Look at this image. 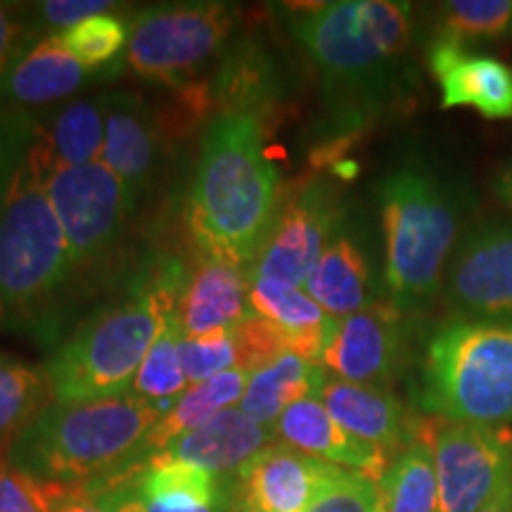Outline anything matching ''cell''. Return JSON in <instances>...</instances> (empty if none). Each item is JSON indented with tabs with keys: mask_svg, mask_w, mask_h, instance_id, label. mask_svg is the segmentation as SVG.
<instances>
[{
	"mask_svg": "<svg viewBox=\"0 0 512 512\" xmlns=\"http://www.w3.org/2000/svg\"><path fill=\"white\" fill-rule=\"evenodd\" d=\"M342 470L273 441L235 475L233 501L249 512H306Z\"/></svg>",
	"mask_w": 512,
	"mask_h": 512,
	"instance_id": "obj_15",
	"label": "cell"
},
{
	"mask_svg": "<svg viewBox=\"0 0 512 512\" xmlns=\"http://www.w3.org/2000/svg\"><path fill=\"white\" fill-rule=\"evenodd\" d=\"M105 98H83L62 105L46 124H34L27 159L46 176L57 166H83L102 159Z\"/></svg>",
	"mask_w": 512,
	"mask_h": 512,
	"instance_id": "obj_23",
	"label": "cell"
},
{
	"mask_svg": "<svg viewBox=\"0 0 512 512\" xmlns=\"http://www.w3.org/2000/svg\"><path fill=\"white\" fill-rule=\"evenodd\" d=\"M41 178L74 266L88 268L107 259L136 204L126 185L102 162L57 166Z\"/></svg>",
	"mask_w": 512,
	"mask_h": 512,
	"instance_id": "obj_9",
	"label": "cell"
},
{
	"mask_svg": "<svg viewBox=\"0 0 512 512\" xmlns=\"http://www.w3.org/2000/svg\"><path fill=\"white\" fill-rule=\"evenodd\" d=\"M252 278L247 268L226 261L204 259L188 283L178 304V330L181 337H204L211 332L233 330L254 318Z\"/></svg>",
	"mask_w": 512,
	"mask_h": 512,
	"instance_id": "obj_19",
	"label": "cell"
},
{
	"mask_svg": "<svg viewBox=\"0 0 512 512\" xmlns=\"http://www.w3.org/2000/svg\"><path fill=\"white\" fill-rule=\"evenodd\" d=\"M114 3L107 0H46L31 8V15L36 17V29L62 31L76 27L83 19L102 15V12L112 10Z\"/></svg>",
	"mask_w": 512,
	"mask_h": 512,
	"instance_id": "obj_38",
	"label": "cell"
},
{
	"mask_svg": "<svg viewBox=\"0 0 512 512\" xmlns=\"http://www.w3.org/2000/svg\"><path fill=\"white\" fill-rule=\"evenodd\" d=\"M86 491L110 512H230L235 477L155 453Z\"/></svg>",
	"mask_w": 512,
	"mask_h": 512,
	"instance_id": "obj_11",
	"label": "cell"
},
{
	"mask_svg": "<svg viewBox=\"0 0 512 512\" xmlns=\"http://www.w3.org/2000/svg\"><path fill=\"white\" fill-rule=\"evenodd\" d=\"M304 292L335 320L373 306L370 264L358 242L349 235H332L304 283Z\"/></svg>",
	"mask_w": 512,
	"mask_h": 512,
	"instance_id": "obj_25",
	"label": "cell"
},
{
	"mask_svg": "<svg viewBox=\"0 0 512 512\" xmlns=\"http://www.w3.org/2000/svg\"><path fill=\"white\" fill-rule=\"evenodd\" d=\"M494 190L505 207L512 211V162L505 164L494 178Z\"/></svg>",
	"mask_w": 512,
	"mask_h": 512,
	"instance_id": "obj_41",
	"label": "cell"
},
{
	"mask_svg": "<svg viewBox=\"0 0 512 512\" xmlns=\"http://www.w3.org/2000/svg\"><path fill=\"white\" fill-rule=\"evenodd\" d=\"M273 434L306 456L366 475L375 482H382L384 472L392 465L387 453L344 430L318 396H306L292 403L275 422Z\"/></svg>",
	"mask_w": 512,
	"mask_h": 512,
	"instance_id": "obj_17",
	"label": "cell"
},
{
	"mask_svg": "<svg viewBox=\"0 0 512 512\" xmlns=\"http://www.w3.org/2000/svg\"><path fill=\"white\" fill-rule=\"evenodd\" d=\"M29 10H22V5L0 3V81L10 72L12 64L27 53V41L31 27L27 22Z\"/></svg>",
	"mask_w": 512,
	"mask_h": 512,
	"instance_id": "obj_39",
	"label": "cell"
},
{
	"mask_svg": "<svg viewBox=\"0 0 512 512\" xmlns=\"http://www.w3.org/2000/svg\"><path fill=\"white\" fill-rule=\"evenodd\" d=\"M230 512H249V510L245 508V505H240V503L233 501V505H230Z\"/></svg>",
	"mask_w": 512,
	"mask_h": 512,
	"instance_id": "obj_43",
	"label": "cell"
},
{
	"mask_svg": "<svg viewBox=\"0 0 512 512\" xmlns=\"http://www.w3.org/2000/svg\"><path fill=\"white\" fill-rule=\"evenodd\" d=\"M164 411L133 394L48 403L3 451V460L48 484L95 486L147 458Z\"/></svg>",
	"mask_w": 512,
	"mask_h": 512,
	"instance_id": "obj_3",
	"label": "cell"
},
{
	"mask_svg": "<svg viewBox=\"0 0 512 512\" xmlns=\"http://www.w3.org/2000/svg\"><path fill=\"white\" fill-rule=\"evenodd\" d=\"M76 271L43 178L24 157L0 209V325H29Z\"/></svg>",
	"mask_w": 512,
	"mask_h": 512,
	"instance_id": "obj_7",
	"label": "cell"
},
{
	"mask_svg": "<svg viewBox=\"0 0 512 512\" xmlns=\"http://www.w3.org/2000/svg\"><path fill=\"white\" fill-rule=\"evenodd\" d=\"M427 64L439 83L441 107H467L486 119H512V69L505 62L434 36Z\"/></svg>",
	"mask_w": 512,
	"mask_h": 512,
	"instance_id": "obj_16",
	"label": "cell"
},
{
	"mask_svg": "<svg viewBox=\"0 0 512 512\" xmlns=\"http://www.w3.org/2000/svg\"><path fill=\"white\" fill-rule=\"evenodd\" d=\"M292 31L318 69L339 124H366L411 86L408 67L415 38L411 3H320L294 19Z\"/></svg>",
	"mask_w": 512,
	"mask_h": 512,
	"instance_id": "obj_1",
	"label": "cell"
},
{
	"mask_svg": "<svg viewBox=\"0 0 512 512\" xmlns=\"http://www.w3.org/2000/svg\"><path fill=\"white\" fill-rule=\"evenodd\" d=\"M235 31L226 3H181L138 12L128 24L126 62L147 81L183 88Z\"/></svg>",
	"mask_w": 512,
	"mask_h": 512,
	"instance_id": "obj_8",
	"label": "cell"
},
{
	"mask_svg": "<svg viewBox=\"0 0 512 512\" xmlns=\"http://www.w3.org/2000/svg\"><path fill=\"white\" fill-rule=\"evenodd\" d=\"M384 512H439V486L432 446L415 439L384 472Z\"/></svg>",
	"mask_w": 512,
	"mask_h": 512,
	"instance_id": "obj_28",
	"label": "cell"
},
{
	"mask_svg": "<svg viewBox=\"0 0 512 512\" xmlns=\"http://www.w3.org/2000/svg\"><path fill=\"white\" fill-rule=\"evenodd\" d=\"M325 382H328V373L320 363L306 361L297 354H283L249 375L245 396L238 408L273 432L275 422L292 403L306 396H318Z\"/></svg>",
	"mask_w": 512,
	"mask_h": 512,
	"instance_id": "obj_26",
	"label": "cell"
},
{
	"mask_svg": "<svg viewBox=\"0 0 512 512\" xmlns=\"http://www.w3.org/2000/svg\"><path fill=\"white\" fill-rule=\"evenodd\" d=\"M178 351H181V363L190 384H200L226 370L238 368L233 330L211 332L204 337H181Z\"/></svg>",
	"mask_w": 512,
	"mask_h": 512,
	"instance_id": "obj_33",
	"label": "cell"
},
{
	"mask_svg": "<svg viewBox=\"0 0 512 512\" xmlns=\"http://www.w3.org/2000/svg\"><path fill=\"white\" fill-rule=\"evenodd\" d=\"M437 38L463 46L512 38V0H451L439 5Z\"/></svg>",
	"mask_w": 512,
	"mask_h": 512,
	"instance_id": "obj_31",
	"label": "cell"
},
{
	"mask_svg": "<svg viewBox=\"0 0 512 512\" xmlns=\"http://www.w3.org/2000/svg\"><path fill=\"white\" fill-rule=\"evenodd\" d=\"M235 354H238V368L254 373V370L268 366L278 356L287 354L285 339L278 328L268 320L254 316L233 328Z\"/></svg>",
	"mask_w": 512,
	"mask_h": 512,
	"instance_id": "obj_35",
	"label": "cell"
},
{
	"mask_svg": "<svg viewBox=\"0 0 512 512\" xmlns=\"http://www.w3.org/2000/svg\"><path fill=\"white\" fill-rule=\"evenodd\" d=\"M278 169L249 114H219L204 131L188 226L204 259L247 268L278 216Z\"/></svg>",
	"mask_w": 512,
	"mask_h": 512,
	"instance_id": "obj_2",
	"label": "cell"
},
{
	"mask_svg": "<svg viewBox=\"0 0 512 512\" xmlns=\"http://www.w3.org/2000/svg\"><path fill=\"white\" fill-rule=\"evenodd\" d=\"M50 399L53 394L41 368L29 366L17 356L0 354V448H8Z\"/></svg>",
	"mask_w": 512,
	"mask_h": 512,
	"instance_id": "obj_29",
	"label": "cell"
},
{
	"mask_svg": "<svg viewBox=\"0 0 512 512\" xmlns=\"http://www.w3.org/2000/svg\"><path fill=\"white\" fill-rule=\"evenodd\" d=\"M53 512H110L81 486L53 484Z\"/></svg>",
	"mask_w": 512,
	"mask_h": 512,
	"instance_id": "obj_40",
	"label": "cell"
},
{
	"mask_svg": "<svg viewBox=\"0 0 512 512\" xmlns=\"http://www.w3.org/2000/svg\"><path fill=\"white\" fill-rule=\"evenodd\" d=\"M484 512H512V486L501 498H496V501L491 503Z\"/></svg>",
	"mask_w": 512,
	"mask_h": 512,
	"instance_id": "obj_42",
	"label": "cell"
},
{
	"mask_svg": "<svg viewBox=\"0 0 512 512\" xmlns=\"http://www.w3.org/2000/svg\"><path fill=\"white\" fill-rule=\"evenodd\" d=\"M188 275L164 266L157 283L138 297L86 318L43 366L55 403H76L128 394L169 316L178 313Z\"/></svg>",
	"mask_w": 512,
	"mask_h": 512,
	"instance_id": "obj_4",
	"label": "cell"
},
{
	"mask_svg": "<svg viewBox=\"0 0 512 512\" xmlns=\"http://www.w3.org/2000/svg\"><path fill=\"white\" fill-rule=\"evenodd\" d=\"M377 197L389 302L403 313L425 309L444 290L448 259L458 245L456 192L434 171L406 164L382 178Z\"/></svg>",
	"mask_w": 512,
	"mask_h": 512,
	"instance_id": "obj_5",
	"label": "cell"
},
{
	"mask_svg": "<svg viewBox=\"0 0 512 512\" xmlns=\"http://www.w3.org/2000/svg\"><path fill=\"white\" fill-rule=\"evenodd\" d=\"M102 164L126 185L133 200H140L159 164V124L145 102L133 93L105 95V147Z\"/></svg>",
	"mask_w": 512,
	"mask_h": 512,
	"instance_id": "obj_18",
	"label": "cell"
},
{
	"mask_svg": "<svg viewBox=\"0 0 512 512\" xmlns=\"http://www.w3.org/2000/svg\"><path fill=\"white\" fill-rule=\"evenodd\" d=\"M249 299H252L256 316L273 323L283 335L287 354H297L306 361L320 363L337 320L320 309L304 292V287L254 278Z\"/></svg>",
	"mask_w": 512,
	"mask_h": 512,
	"instance_id": "obj_24",
	"label": "cell"
},
{
	"mask_svg": "<svg viewBox=\"0 0 512 512\" xmlns=\"http://www.w3.org/2000/svg\"><path fill=\"white\" fill-rule=\"evenodd\" d=\"M91 76L79 60L62 48L57 34L41 38L27 53L12 64L0 81V107L19 110L48 107L62 102L79 91Z\"/></svg>",
	"mask_w": 512,
	"mask_h": 512,
	"instance_id": "obj_22",
	"label": "cell"
},
{
	"mask_svg": "<svg viewBox=\"0 0 512 512\" xmlns=\"http://www.w3.org/2000/svg\"><path fill=\"white\" fill-rule=\"evenodd\" d=\"M247 370L233 368L226 373L211 377L200 384H190L185 389V394L174 403L169 413L157 422V427L152 430L150 439L145 444L147 456H155L169 448L178 437L188 434L197 427L207 425L211 418L235 408L245 396L247 382H249Z\"/></svg>",
	"mask_w": 512,
	"mask_h": 512,
	"instance_id": "obj_27",
	"label": "cell"
},
{
	"mask_svg": "<svg viewBox=\"0 0 512 512\" xmlns=\"http://www.w3.org/2000/svg\"><path fill=\"white\" fill-rule=\"evenodd\" d=\"M339 207L325 185L313 183L285 204L249 264V278L304 287L335 235Z\"/></svg>",
	"mask_w": 512,
	"mask_h": 512,
	"instance_id": "obj_13",
	"label": "cell"
},
{
	"mask_svg": "<svg viewBox=\"0 0 512 512\" xmlns=\"http://www.w3.org/2000/svg\"><path fill=\"white\" fill-rule=\"evenodd\" d=\"M306 512H384L380 482L342 470Z\"/></svg>",
	"mask_w": 512,
	"mask_h": 512,
	"instance_id": "obj_34",
	"label": "cell"
},
{
	"mask_svg": "<svg viewBox=\"0 0 512 512\" xmlns=\"http://www.w3.org/2000/svg\"><path fill=\"white\" fill-rule=\"evenodd\" d=\"M62 48L86 69H100L110 64L128 46V24L117 15L102 12L76 27L57 34Z\"/></svg>",
	"mask_w": 512,
	"mask_h": 512,
	"instance_id": "obj_32",
	"label": "cell"
},
{
	"mask_svg": "<svg viewBox=\"0 0 512 512\" xmlns=\"http://www.w3.org/2000/svg\"><path fill=\"white\" fill-rule=\"evenodd\" d=\"M0 512H53V484L0 458Z\"/></svg>",
	"mask_w": 512,
	"mask_h": 512,
	"instance_id": "obj_37",
	"label": "cell"
},
{
	"mask_svg": "<svg viewBox=\"0 0 512 512\" xmlns=\"http://www.w3.org/2000/svg\"><path fill=\"white\" fill-rule=\"evenodd\" d=\"M275 434L238 406L228 408L166 448V456L197 465L216 477H235L254 456L273 444Z\"/></svg>",
	"mask_w": 512,
	"mask_h": 512,
	"instance_id": "obj_21",
	"label": "cell"
},
{
	"mask_svg": "<svg viewBox=\"0 0 512 512\" xmlns=\"http://www.w3.org/2000/svg\"><path fill=\"white\" fill-rule=\"evenodd\" d=\"M439 512H484L512 486V430L448 422L432 439Z\"/></svg>",
	"mask_w": 512,
	"mask_h": 512,
	"instance_id": "obj_10",
	"label": "cell"
},
{
	"mask_svg": "<svg viewBox=\"0 0 512 512\" xmlns=\"http://www.w3.org/2000/svg\"><path fill=\"white\" fill-rule=\"evenodd\" d=\"M406 313L389 304H373L354 316L339 318L320 358L335 380L387 387L408 351Z\"/></svg>",
	"mask_w": 512,
	"mask_h": 512,
	"instance_id": "obj_14",
	"label": "cell"
},
{
	"mask_svg": "<svg viewBox=\"0 0 512 512\" xmlns=\"http://www.w3.org/2000/svg\"><path fill=\"white\" fill-rule=\"evenodd\" d=\"M460 318L512 323V221H482L458 240L444 275Z\"/></svg>",
	"mask_w": 512,
	"mask_h": 512,
	"instance_id": "obj_12",
	"label": "cell"
},
{
	"mask_svg": "<svg viewBox=\"0 0 512 512\" xmlns=\"http://www.w3.org/2000/svg\"><path fill=\"white\" fill-rule=\"evenodd\" d=\"M178 339H181V330H178V313H174L166 320L164 330L159 332L155 344L147 351L145 361L140 363L136 373V380L128 389V394L162 408L164 415L174 408V403L190 387L181 363Z\"/></svg>",
	"mask_w": 512,
	"mask_h": 512,
	"instance_id": "obj_30",
	"label": "cell"
},
{
	"mask_svg": "<svg viewBox=\"0 0 512 512\" xmlns=\"http://www.w3.org/2000/svg\"><path fill=\"white\" fill-rule=\"evenodd\" d=\"M31 138H34V121L29 114L0 107V209L19 166L27 157Z\"/></svg>",
	"mask_w": 512,
	"mask_h": 512,
	"instance_id": "obj_36",
	"label": "cell"
},
{
	"mask_svg": "<svg viewBox=\"0 0 512 512\" xmlns=\"http://www.w3.org/2000/svg\"><path fill=\"white\" fill-rule=\"evenodd\" d=\"M318 399L344 430L387 456H399L415 441L411 418L389 389L328 380Z\"/></svg>",
	"mask_w": 512,
	"mask_h": 512,
	"instance_id": "obj_20",
	"label": "cell"
},
{
	"mask_svg": "<svg viewBox=\"0 0 512 512\" xmlns=\"http://www.w3.org/2000/svg\"><path fill=\"white\" fill-rule=\"evenodd\" d=\"M422 411L458 425H512V323L456 318L427 339L420 363Z\"/></svg>",
	"mask_w": 512,
	"mask_h": 512,
	"instance_id": "obj_6",
	"label": "cell"
}]
</instances>
